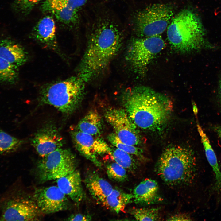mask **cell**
I'll return each instance as SVG.
<instances>
[{
    "label": "cell",
    "instance_id": "cell-1",
    "mask_svg": "<svg viewBox=\"0 0 221 221\" xmlns=\"http://www.w3.org/2000/svg\"><path fill=\"white\" fill-rule=\"evenodd\" d=\"M94 27L78 68L77 76L85 82L105 71L123 44L120 30L110 20L100 19Z\"/></svg>",
    "mask_w": 221,
    "mask_h": 221
},
{
    "label": "cell",
    "instance_id": "cell-2",
    "mask_svg": "<svg viewBox=\"0 0 221 221\" xmlns=\"http://www.w3.org/2000/svg\"><path fill=\"white\" fill-rule=\"evenodd\" d=\"M122 101L124 109L136 126L152 132L164 128L173 110V102L166 95L143 86L128 90Z\"/></svg>",
    "mask_w": 221,
    "mask_h": 221
},
{
    "label": "cell",
    "instance_id": "cell-3",
    "mask_svg": "<svg viewBox=\"0 0 221 221\" xmlns=\"http://www.w3.org/2000/svg\"><path fill=\"white\" fill-rule=\"evenodd\" d=\"M167 29L168 41L177 52L189 53L213 47L206 40L199 17L190 10L184 9L177 14Z\"/></svg>",
    "mask_w": 221,
    "mask_h": 221
},
{
    "label": "cell",
    "instance_id": "cell-4",
    "mask_svg": "<svg viewBox=\"0 0 221 221\" xmlns=\"http://www.w3.org/2000/svg\"><path fill=\"white\" fill-rule=\"evenodd\" d=\"M196 162L191 150L180 146L166 148L157 162L156 171L161 179L170 186L188 184L194 179Z\"/></svg>",
    "mask_w": 221,
    "mask_h": 221
},
{
    "label": "cell",
    "instance_id": "cell-5",
    "mask_svg": "<svg viewBox=\"0 0 221 221\" xmlns=\"http://www.w3.org/2000/svg\"><path fill=\"white\" fill-rule=\"evenodd\" d=\"M85 83L77 76L48 84L40 91V102L52 106L64 114H71L83 98Z\"/></svg>",
    "mask_w": 221,
    "mask_h": 221
},
{
    "label": "cell",
    "instance_id": "cell-6",
    "mask_svg": "<svg viewBox=\"0 0 221 221\" xmlns=\"http://www.w3.org/2000/svg\"><path fill=\"white\" fill-rule=\"evenodd\" d=\"M174 10L167 4L155 3L139 11L134 19V28L140 37L160 35L174 17Z\"/></svg>",
    "mask_w": 221,
    "mask_h": 221
},
{
    "label": "cell",
    "instance_id": "cell-7",
    "mask_svg": "<svg viewBox=\"0 0 221 221\" xmlns=\"http://www.w3.org/2000/svg\"><path fill=\"white\" fill-rule=\"evenodd\" d=\"M165 45L160 35L134 38L127 49L126 60L134 72L143 75Z\"/></svg>",
    "mask_w": 221,
    "mask_h": 221
},
{
    "label": "cell",
    "instance_id": "cell-8",
    "mask_svg": "<svg viewBox=\"0 0 221 221\" xmlns=\"http://www.w3.org/2000/svg\"><path fill=\"white\" fill-rule=\"evenodd\" d=\"M75 156L68 149L62 147L42 157L36 167L37 176L41 183L57 180L76 169Z\"/></svg>",
    "mask_w": 221,
    "mask_h": 221
},
{
    "label": "cell",
    "instance_id": "cell-9",
    "mask_svg": "<svg viewBox=\"0 0 221 221\" xmlns=\"http://www.w3.org/2000/svg\"><path fill=\"white\" fill-rule=\"evenodd\" d=\"M42 213L33 197L17 192L10 196L2 203L0 220L39 221Z\"/></svg>",
    "mask_w": 221,
    "mask_h": 221
},
{
    "label": "cell",
    "instance_id": "cell-10",
    "mask_svg": "<svg viewBox=\"0 0 221 221\" xmlns=\"http://www.w3.org/2000/svg\"><path fill=\"white\" fill-rule=\"evenodd\" d=\"M104 116L113 128L115 134L122 142L135 146L140 144L141 138L137 127L124 109H108L105 112Z\"/></svg>",
    "mask_w": 221,
    "mask_h": 221
},
{
    "label": "cell",
    "instance_id": "cell-11",
    "mask_svg": "<svg viewBox=\"0 0 221 221\" xmlns=\"http://www.w3.org/2000/svg\"><path fill=\"white\" fill-rule=\"evenodd\" d=\"M71 133L77 150L96 166L101 168L102 165L98 157L106 154H110L111 148L107 143L99 136L92 135L76 129Z\"/></svg>",
    "mask_w": 221,
    "mask_h": 221
},
{
    "label": "cell",
    "instance_id": "cell-12",
    "mask_svg": "<svg viewBox=\"0 0 221 221\" xmlns=\"http://www.w3.org/2000/svg\"><path fill=\"white\" fill-rule=\"evenodd\" d=\"M33 198L42 213L50 214L68 209L69 200L66 196L57 186L36 189Z\"/></svg>",
    "mask_w": 221,
    "mask_h": 221
},
{
    "label": "cell",
    "instance_id": "cell-13",
    "mask_svg": "<svg viewBox=\"0 0 221 221\" xmlns=\"http://www.w3.org/2000/svg\"><path fill=\"white\" fill-rule=\"evenodd\" d=\"M32 144L42 157L62 148L64 141L56 127L49 123L38 130L32 139Z\"/></svg>",
    "mask_w": 221,
    "mask_h": 221
},
{
    "label": "cell",
    "instance_id": "cell-14",
    "mask_svg": "<svg viewBox=\"0 0 221 221\" xmlns=\"http://www.w3.org/2000/svg\"><path fill=\"white\" fill-rule=\"evenodd\" d=\"M41 7L43 12L52 14L59 21L69 27H75L79 23V12L61 0H44Z\"/></svg>",
    "mask_w": 221,
    "mask_h": 221
},
{
    "label": "cell",
    "instance_id": "cell-15",
    "mask_svg": "<svg viewBox=\"0 0 221 221\" xmlns=\"http://www.w3.org/2000/svg\"><path fill=\"white\" fill-rule=\"evenodd\" d=\"M57 186L66 196L77 204L84 197L80 174L76 169L73 172L56 180Z\"/></svg>",
    "mask_w": 221,
    "mask_h": 221
},
{
    "label": "cell",
    "instance_id": "cell-16",
    "mask_svg": "<svg viewBox=\"0 0 221 221\" xmlns=\"http://www.w3.org/2000/svg\"><path fill=\"white\" fill-rule=\"evenodd\" d=\"M32 35L35 39L47 47L53 49L57 47L56 25L51 16L41 19L33 28Z\"/></svg>",
    "mask_w": 221,
    "mask_h": 221
},
{
    "label": "cell",
    "instance_id": "cell-17",
    "mask_svg": "<svg viewBox=\"0 0 221 221\" xmlns=\"http://www.w3.org/2000/svg\"><path fill=\"white\" fill-rule=\"evenodd\" d=\"M133 201L142 205H150L162 200L158 184L154 180L147 178L139 183L134 189Z\"/></svg>",
    "mask_w": 221,
    "mask_h": 221
},
{
    "label": "cell",
    "instance_id": "cell-18",
    "mask_svg": "<svg viewBox=\"0 0 221 221\" xmlns=\"http://www.w3.org/2000/svg\"><path fill=\"white\" fill-rule=\"evenodd\" d=\"M84 182L91 196L99 203H102L113 189L108 182L94 171L87 173Z\"/></svg>",
    "mask_w": 221,
    "mask_h": 221
},
{
    "label": "cell",
    "instance_id": "cell-19",
    "mask_svg": "<svg viewBox=\"0 0 221 221\" xmlns=\"http://www.w3.org/2000/svg\"><path fill=\"white\" fill-rule=\"evenodd\" d=\"M0 57L17 68L24 64L27 60L26 53L23 47L8 39L0 41Z\"/></svg>",
    "mask_w": 221,
    "mask_h": 221
},
{
    "label": "cell",
    "instance_id": "cell-20",
    "mask_svg": "<svg viewBox=\"0 0 221 221\" xmlns=\"http://www.w3.org/2000/svg\"><path fill=\"white\" fill-rule=\"evenodd\" d=\"M196 126L204 149L206 158L215 174V182L214 189L218 192H221V172L216 154L208 137L202 127L198 122Z\"/></svg>",
    "mask_w": 221,
    "mask_h": 221
},
{
    "label": "cell",
    "instance_id": "cell-21",
    "mask_svg": "<svg viewBox=\"0 0 221 221\" xmlns=\"http://www.w3.org/2000/svg\"><path fill=\"white\" fill-rule=\"evenodd\" d=\"M133 199L132 193L115 188H113L102 204L111 211L119 213L124 211L126 206L133 201Z\"/></svg>",
    "mask_w": 221,
    "mask_h": 221
},
{
    "label": "cell",
    "instance_id": "cell-22",
    "mask_svg": "<svg viewBox=\"0 0 221 221\" xmlns=\"http://www.w3.org/2000/svg\"><path fill=\"white\" fill-rule=\"evenodd\" d=\"M102 129L101 118L95 110L89 111L79 122L76 129L85 133L99 136Z\"/></svg>",
    "mask_w": 221,
    "mask_h": 221
},
{
    "label": "cell",
    "instance_id": "cell-23",
    "mask_svg": "<svg viewBox=\"0 0 221 221\" xmlns=\"http://www.w3.org/2000/svg\"><path fill=\"white\" fill-rule=\"evenodd\" d=\"M114 161L131 172H134L138 166L131 155L117 148L112 149L110 154Z\"/></svg>",
    "mask_w": 221,
    "mask_h": 221
},
{
    "label": "cell",
    "instance_id": "cell-24",
    "mask_svg": "<svg viewBox=\"0 0 221 221\" xmlns=\"http://www.w3.org/2000/svg\"><path fill=\"white\" fill-rule=\"evenodd\" d=\"M108 139L110 142L115 148L123 151L131 155H134L139 159L144 160L143 151L136 146L130 145L122 142L115 133L108 135Z\"/></svg>",
    "mask_w": 221,
    "mask_h": 221
},
{
    "label": "cell",
    "instance_id": "cell-25",
    "mask_svg": "<svg viewBox=\"0 0 221 221\" xmlns=\"http://www.w3.org/2000/svg\"><path fill=\"white\" fill-rule=\"evenodd\" d=\"M17 67L0 57V81L13 83L17 79Z\"/></svg>",
    "mask_w": 221,
    "mask_h": 221
},
{
    "label": "cell",
    "instance_id": "cell-26",
    "mask_svg": "<svg viewBox=\"0 0 221 221\" xmlns=\"http://www.w3.org/2000/svg\"><path fill=\"white\" fill-rule=\"evenodd\" d=\"M129 212L137 220L157 221L160 219L159 208H134Z\"/></svg>",
    "mask_w": 221,
    "mask_h": 221
},
{
    "label": "cell",
    "instance_id": "cell-27",
    "mask_svg": "<svg viewBox=\"0 0 221 221\" xmlns=\"http://www.w3.org/2000/svg\"><path fill=\"white\" fill-rule=\"evenodd\" d=\"M22 143V141L11 136L0 129V153L16 150Z\"/></svg>",
    "mask_w": 221,
    "mask_h": 221
},
{
    "label": "cell",
    "instance_id": "cell-28",
    "mask_svg": "<svg viewBox=\"0 0 221 221\" xmlns=\"http://www.w3.org/2000/svg\"><path fill=\"white\" fill-rule=\"evenodd\" d=\"M106 173L108 178L115 182H123L128 179L126 170L115 161L107 165Z\"/></svg>",
    "mask_w": 221,
    "mask_h": 221
},
{
    "label": "cell",
    "instance_id": "cell-29",
    "mask_svg": "<svg viewBox=\"0 0 221 221\" xmlns=\"http://www.w3.org/2000/svg\"><path fill=\"white\" fill-rule=\"evenodd\" d=\"M42 0H14L13 7L17 12L23 15H27Z\"/></svg>",
    "mask_w": 221,
    "mask_h": 221
},
{
    "label": "cell",
    "instance_id": "cell-30",
    "mask_svg": "<svg viewBox=\"0 0 221 221\" xmlns=\"http://www.w3.org/2000/svg\"><path fill=\"white\" fill-rule=\"evenodd\" d=\"M72 9L79 12L87 0H61Z\"/></svg>",
    "mask_w": 221,
    "mask_h": 221
},
{
    "label": "cell",
    "instance_id": "cell-31",
    "mask_svg": "<svg viewBox=\"0 0 221 221\" xmlns=\"http://www.w3.org/2000/svg\"><path fill=\"white\" fill-rule=\"evenodd\" d=\"M91 216L89 215L77 214H72L67 218V221H90L91 220Z\"/></svg>",
    "mask_w": 221,
    "mask_h": 221
},
{
    "label": "cell",
    "instance_id": "cell-32",
    "mask_svg": "<svg viewBox=\"0 0 221 221\" xmlns=\"http://www.w3.org/2000/svg\"><path fill=\"white\" fill-rule=\"evenodd\" d=\"M167 220L169 221H190L191 220V217L185 214H177L170 217Z\"/></svg>",
    "mask_w": 221,
    "mask_h": 221
},
{
    "label": "cell",
    "instance_id": "cell-33",
    "mask_svg": "<svg viewBox=\"0 0 221 221\" xmlns=\"http://www.w3.org/2000/svg\"><path fill=\"white\" fill-rule=\"evenodd\" d=\"M214 129L218 135L221 138V126H216L214 127Z\"/></svg>",
    "mask_w": 221,
    "mask_h": 221
},
{
    "label": "cell",
    "instance_id": "cell-34",
    "mask_svg": "<svg viewBox=\"0 0 221 221\" xmlns=\"http://www.w3.org/2000/svg\"><path fill=\"white\" fill-rule=\"evenodd\" d=\"M219 91L220 93V95L221 96V79L219 80Z\"/></svg>",
    "mask_w": 221,
    "mask_h": 221
}]
</instances>
